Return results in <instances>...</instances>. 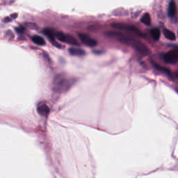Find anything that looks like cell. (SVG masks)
Wrapping results in <instances>:
<instances>
[{"label":"cell","mask_w":178,"mask_h":178,"mask_svg":"<svg viewBox=\"0 0 178 178\" xmlns=\"http://www.w3.org/2000/svg\"><path fill=\"white\" fill-rule=\"evenodd\" d=\"M105 35L108 37H113L116 38L118 41L121 43L127 45L133 48L136 49L139 53L143 54V55H148L150 54V50L147 47L146 45L142 43L139 40L133 39V38L128 37L127 35H125L120 32H105Z\"/></svg>","instance_id":"6da1fadb"},{"label":"cell","mask_w":178,"mask_h":178,"mask_svg":"<svg viewBox=\"0 0 178 178\" xmlns=\"http://www.w3.org/2000/svg\"><path fill=\"white\" fill-rule=\"evenodd\" d=\"M71 86V81L61 75H58L54 80V88L55 91L62 92L69 89Z\"/></svg>","instance_id":"7a4b0ae2"},{"label":"cell","mask_w":178,"mask_h":178,"mask_svg":"<svg viewBox=\"0 0 178 178\" xmlns=\"http://www.w3.org/2000/svg\"><path fill=\"white\" fill-rule=\"evenodd\" d=\"M111 27L114 28V29H116L127 31V32L133 33V34H136L137 35H139V36H142V37L144 36V35L141 32V31L134 25H127V24H124V23L114 22L111 24Z\"/></svg>","instance_id":"3957f363"},{"label":"cell","mask_w":178,"mask_h":178,"mask_svg":"<svg viewBox=\"0 0 178 178\" xmlns=\"http://www.w3.org/2000/svg\"><path fill=\"white\" fill-rule=\"evenodd\" d=\"M166 63L175 64L178 62V47L168 52L163 56Z\"/></svg>","instance_id":"277c9868"},{"label":"cell","mask_w":178,"mask_h":178,"mask_svg":"<svg viewBox=\"0 0 178 178\" xmlns=\"http://www.w3.org/2000/svg\"><path fill=\"white\" fill-rule=\"evenodd\" d=\"M78 36H79V39L82 40L83 43L90 47H93L95 46H96L97 44H98L97 40L92 39V38L90 37L89 35H87L86 34L81 33V34H78Z\"/></svg>","instance_id":"5b68a950"},{"label":"cell","mask_w":178,"mask_h":178,"mask_svg":"<svg viewBox=\"0 0 178 178\" xmlns=\"http://www.w3.org/2000/svg\"><path fill=\"white\" fill-rule=\"evenodd\" d=\"M168 15L170 18L175 17V14H176V5H175V2L173 0H170L169 5H168Z\"/></svg>","instance_id":"8992f818"},{"label":"cell","mask_w":178,"mask_h":178,"mask_svg":"<svg viewBox=\"0 0 178 178\" xmlns=\"http://www.w3.org/2000/svg\"><path fill=\"white\" fill-rule=\"evenodd\" d=\"M69 53L72 56H84L86 54V52L84 49L80 48H76V47H71L69 49Z\"/></svg>","instance_id":"52a82bcc"},{"label":"cell","mask_w":178,"mask_h":178,"mask_svg":"<svg viewBox=\"0 0 178 178\" xmlns=\"http://www.w3.org/2000/svg\"><path fill=\"white\" fill-rule=\"evenodd\" d=\"M38 112L41 116H47L49 112V109L46 104H41L38 106Z\"/></svg>","instance_id":"ba28073f"},{"label":"cell","mask_w":178,"mask_h":178,"mask_svg":"<svg viewBox=\"0 0 178 178\" xmlns=\"http://www.w3.org/2000/svg\"><path fill=\"white\" fill-rule=\"evenodd\" d=\"M44 32L43 33L45 34L47 37H48V39L51 40L52 43H54V42H55V34L56 32H54L53 30H52L50 29H45L43 30Z\"/></svg>","instance_id":"9c48e42d"},{"label":"cell","mask_w":178,"mask_h":178,"mask_svg":"<svg viewBox=\"0 0 178 178\" xmlns=\"http://www.w3.org/2000/svg\"><path fill=\"white\" fill-rule=\"evenodd\" d=\"M64 42H68V43L72 45H79L77 40H76L75 38H73L72 35H65V41Z\"/></svg>","instance_id":"30bf717a"},{"label":"cell","mask_w":178,"mask_h":178,"mask_svg":"<svg viewBox=\"0 0 178 178\" xmlns=\"http://www.w3.org/2000/svg\"><path fill=\"white\" fill-rule=\"evenodd\" d=\"M163 34H164L165 37L167 39L170 40H175L176 39V36H175V34L171 31L165 29L163 30Z\"/></svg>","instance_id":"8fae6325"},{"label":"cell","mask_w":178,"mask_h":178,"mask_svg":"<svg viewBox=\"0 0 178 178\" xmlns=\"http://www.w3.org/2000/svg\"><path fill=\"white\" fill-rule=\"evenodd\" d=\"M153 65L155 67L156 70H159V71H161V72H162L163 73H166V74H167L168 75L170 76V75H171V73H170V71L169 70H168L167 68H165L162 67V66H161L159 65V64H156V63L153 62Z\"/></svg>","instance_id":"7c38bea8"},{"label":"cell","mask_w":178,"mask_h":178,"mask_svg":"<svg viewBox=\"0 0 178 178\" xmlns=\"http://www.w3.org/2000/svg\"><path fill=\"white\" fill-rule=\"evenodd\" d=\"M33 41H34V43L39 45H44L45 44V40L42 39V37L39 36V35H35V36L33 37Z\"/></svg>","instance_id":"4fadbf2b"},{"label":"cell","mask_w":178,"mask_h":178,"mask_svg":"<svg viewBox=\"0 0 178 178\" xmlns=\"http://www.w3.org/2000/svg\"><path fill=\"white\" fill-rule=\"evenodd\" d=\"M141 22L143 24H145L146 25H149L151 23V18L149 14L146 13H145L143 17L141 18Z\"/></svg>","instance_id":"5bb4252c"},{"label":"cell","mask_w":178,"mask_h":178,"mask_svg":"<svg viewBox=\"0 0 178 178\" xmlns=\"http://www.w3.org/2000/svg\"><path fill=\"white\" fill-rule=\"evenodd\" d=\"M151 35L152 37L153 38V39L155 40H158L160 38V31L157 28H155V29H153L151 31Z\"/></svg>","instance_id":"9a60e30c"},{"label":"cell","mask_w":178,"mask_h":178,"mask_svg":"<svg viewBox=\"0 0 178 178\" xmlns=\"http://www.w3.org/2000/svg\"><path fill=\"white\" fill-rule=\"evenodd\" d=\"M15 30L18 34H22V33L24 32V31H25V28H24L23 27H20L16 28Z\"/></svg>","instance_id":"2e32d148"},{"label":"cell","mask_w":178,"mask_h":178,"mask_svg":"<svg viewBox=\"0 0 178 178\" xmlns=\"http://www.w3.org/2000/svg\"><path fill=\"white\" fill-rule=\"evenodd\" d=\"M176 76H177V77H178V72L176 73Z\"/></svg>","instance_id":"e0dca14e"}]
</instances>
